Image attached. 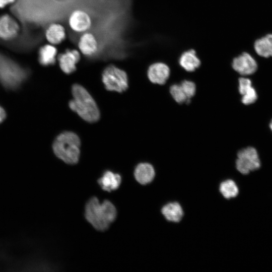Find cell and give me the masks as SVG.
<instances>
[{
    "label": "cell",
    "instance_id": "6da1fadb",
    "mask_svg": "<svg viewBox=\"0 0 272 272\" xmlns=\"http://www.w3.org/2000/svg\"><path fill=\"white\" fill-rule=\"evenodd\" d=\"M116 216L115 207L108 200H104L100 203L97 197H93L86 204L85 218L87 221L98 231L107 230L115 220Z\"/></svg>",
    "mask_w": 272,
    "mask_h": 272
},
{
    "label": "cell",
    "instance_id": "ba28073f",
    "mask_svg": "<svg viewBox=\"0 0 272 272\" xmlns=\"http://www.w3.org/2000/svg\"><path fill=\"white\" fill-rule=\"evenodd\" d=\"M81 59V53L76 49L67 48L57 56L59 66L66 74H70L77 69V64Z\"/></svg>",
    "mask_w": 272,
    "mask_h": 272
},
{
    "label": "cell",
    "instance_id": "7a4b0ae2",
    "mask_svg": "<svg viewBox=\"0 0 272 272\" xmlns=\"http://www.w3.org/2000/svg\"><path fill=\"white\" fill-rule=\"evenodd\" d=\"M72 91L73 99L69 102L70 108L88 122L97 121L100 118L99 110L88 92L78 84L74 85Z\"/></svg>",
    "mask_w": 272,
    "mask_h": 272
},
{
    "label": "cell",
    "instance_id": "83f0119b",
    "mask_svg": "<svg viewBox=\"0 0 272 272\" xmlns=\"http://www.w3.org/2000/svg\"><path fill=\"white\" fill-rule=\"evenodd\" d=\"M65 1H67V0H65Z\"/></svg>",
    "mask_w": 272,
    "mask_h": 272
},
{
    "label": "cell",
    "instance_id": "7402d4cb",
    "mask_svg": "<svg viewBox=\"0 0 272 272\" xmlns=\"http://www.w3.org/2000/svg\"><path fill=\"white\" fill-rule=\"evenodd\" d=\"M180 85L188 99H190L194 95L196 92V86L193 82L184 80L181 83Z\"/></svg>",
    "mask_w": 272,
    "mask_h": 272
},
{
    "label": "cell",
    "instance_id": "ffe728a7",
    "mask_svg": "<svg viewBox=\"0 0 272 272\" xmlns=\"http://www.w3.org/2000/svg\"><path fill=\"white\" fill-rule=\"evenodd\" d=\"M219 191L225 199L234 198L239 193L238 187L232 179H227L222 181L219 185Z\"/></svg>",
    "mask_w": 272,
    "mask_h": 272
},
{
    "label": "cell",
    "instance_id": "4316f807",
    "mask_svg": "<svg viewBox=\"0 0 272 272\" xmlns=\"http://www.w3.org/2000/svg\"><path fill=\"white\" fill-rule=\"evenodd\" d=\"M269 126H270V129H271V131H272V120H271V121H270V125H269Z\"/></svg>",
    "mask_w": 272,
    "mask_h": 272
},
{
    "label": "cell",
    "instance_id": "8fae6325",
    "mask_svg": "<svg viewBox=\"0 0 272 272\" xmlns=\"http://www.w3.org/2000/svg\"><path fill=\"white\" fill-rule=\"evenodd\" d=\"M20 26L12 16L6 14L0 17V39L12 40L18 35Z\"/></svg>",
    "mask_w": 272,
    "mask_h": 272
},
{
    "label": "cell",
    "instance_id": "3957f363",
    "mask_svg": "<svg viewBox=\"0 0 272 272\" xmlns=\"http://www.w3.org/2000/svg\"><path fill=\"white\" fill-rule=\"evenodd\" d=\"M80 140L71 131H64L54 140L52 148L55 155L69 164H75L79 160Z\"/></svg>",
    "mask_w": 272,
    "mask_h": 272
},
{
    "label": "cell",
    "instance_id": "484cf974",
    "mask_svg": "<svg viewBox=\"0 0 272 272\" xmlns=\"http://www.w3.org/2000/svg\"><path fill=\"white\" fill-rule=\"evenodd\" d=\"M6 114L4 109L0 106V123L5 119Z\"/></svg>",
    "mask_w": 272,
    "mask_h": 272
},
{
    "label": "cell",
    "instance_id": "9a60e30c",
    "mask_svg": "<svg viewBox=\"0 0 272 272\" xmlns=\"http://www.w3.org/2000/svg\"><path fill=\"white\" fill-rule=\"evenodd\" d=\"M161 213L167 221L174 223L181 221L184 215L181 206L176 201L169 202L163 206Z\"/></svg>",
    "mask_w": 272,
    "mask_h": 272
},
{
    "label": "cell",
    "instance_id": "cb8c5ba5",
    "mask_svg": "<svg viewBox=\"0 0 272 272\" xmlns=\"http://www.w3.org/2000/svg\"><path fill=\"white\" fill-rule=\"evenodd\" d=\"M251 87L252 83L250 79L246 78H239V92L241 95H243Z\"/></svg>",
    "mask_w": 272,
    "mask_h": 272
},
{
    "label": "cell",
    "instance_id": "52a82bcc",
    "mask_svg": "<svg viewBox=\"0 0 272 272\" xmlns=\"http://www.w3.org/2000/svg\"><path fill=\"white\" fill-rule=\"evenodd\" d=\"M68 25L75 33L82 34L91 29L92 20L88 13L82 9H77L71 12L68 18Z\"/></svg>",
    "mask_w": 272,
    "mask_h": 272
},
{
    "label": "cell",
    "instance_id": "2e32d148",
    "mask_svg": "<svg viewBox=\"0 0 272 272\" xmlns=\"http://www.w3.org/2000/svg\"><path fill=\"white\" fill-rule=\"evenodd\" d=\"M179 63L184 70L191 72L199 67L201 61L195 51L193 49H189L181 54Z\"/></svg>",
    "mask_w": 272,
    "mask_h": 272
},
{
    "label": "cell",
    "instance_id": "e0dca14e",
    "mask_svg": "<svg viewBox=\"0 0 272 272\" xmlns=\"http://www.w3.org/2000/svg\"><path fill=\"white\" fill-rule=\"evenodd\" d=\"M121 182L120 175L110 171H105L102 176L98 180V183L102 189L108 192L117 189Z\"/></svg>",
    "mask_w": 272,
    "mask_h": 272
},
{
    "label": "cell",
    "instance_id": "603a6c76",
    "mask_svg": "<svg viewBox=\"0 0 272 272\" xmlns=\"http://www.w3.org/2000/svg\"><path fill=\"white\" fill-rule=\"evenodd\" d=\"M257 95L256 92L252 86L242 95V102L245 105L252 104L257 100Z\"/></svg>",
    "mask_w": 272,
    "mask_h": 272
},
{
    "label": "cell",
    "instance_id": "5bb4252c",
    "mask_svg": "<svg viewBox=\"0 0 272 272\" xmlns=\"http://www.w3.org/2000/svg\"><path fill=\"white\" fill-rule=\"evenodd\" d=\"M134 176L135 180L140 184L146 185L152 182L154 179L155 171L151 164L141 163L135 168Z\"/></svg>",
    "mask_w": 272,
    "mask_h": 272
},
{
    "label": "cell",
    "instance_id": "4fadbf2b",
    "mask_svg": "<svg viewBox=\"0 0 272 272\" xmlns=\"http://www.w3.org/2000/svg\"><path fill=\"white\" fill-rule=\"evenodd\" d=\"M46 39L49 43L56 45L61 43L66 37L65 27L58 23L49 24L45 31Z\"/></svg>",
    "mask_w": 272,
    "mask_h": 272
},
{
    "label": "cell",
    "instance_id": "30bf717a",
    "mask_svg": "<svg viewBox=\"0 0 272 272\" xmlns=\"http://www.w3.org/2000/svg\"><path fill=\"white\" fill-rule=\"evenodd\" d=\"M77 45L80 53L86 57L94 56L99 49V43L96 36L90 31L81 34Z\"/></svg>",
    "mask_w": 272,
    "mask_h": 272
},
{
    "label": "cell",
    "instance_id": "5b68a950",
    "mask_svg": "<svg viewBox=\"0 0 272 272\" xmlns=\"http://www.w3.org/2000/svg\"><path fill=\"white\" fill-rule=\"evenodd\" d=\"M24 70L9 62L0 61V83L10 90L17 89L27 78Z\"/></svg>",
    "mask_w": 272,
    "mask_h": 272
},
{
    "label": "cell",
    "instance_id": "7c38bea8",
    "mask_svg": "<svg viewBox=\"0 0 272 272\" xmlns=\"http://www.w3.org/2000/svg\"><path fill=\"white\" fill-rule=\"evenodd\" d=\"M147 76L149 80L153 83L163 85L169 77L170 69L165 63L155 62L149 66Z\"/></svg>",
    "mask_w": 272,
    "mask_h": 272
},
{
    "label": "cell",
    "instance_id": "44dd1931",
    "mask_svg": "<svg viewBox=\"0 0 272 272\" xmlns=\"http://www.w3.org/2000/svg\"><path fill=\"white\" fill-rule=\"evenodd\" d=\"M170 92L175 101L178 103H189L188 99L180 85L174 84L171 86Z\"/></svg>",
    "mask_w": 272,
    "mask_h": 272
},
{
    "label": "cell",
    "instance_id": "ac0fdd59",
    "mask_svg": "<svg viewBox=\"0 0 272 272\" xmlns=\"http://www.w3.org/2000/svg\"><path fill=\"white\" fill-rule=\"evenodd\" d=\"M57 49L55 45L50 43L42 46L39 50L38 59L43 66L52 65L57 58Z\"/></svg>",
    "mask_w": 272,
    "mask_h": 272
},
{
    "label": "cell",
    "instance_id": "8992f818",
    "mask_svg": "<svg viewBox=\"0 0 272 272\" xmlns=\"http://www.w3.org/2000/svg\"><path fill=\"white\" fill-rule=\"evenodd\" d=\"M260 161L256 150L251 147L240 150L237 154L236 168L241 174H247L258 169Z\"/></svg>",
    "mask_w": 272,
    "mask_h": 272
},
{
    "label": "cell",
    "instance_id": "d6986e66",
    "mask_svg": "<svg viewBox=\"0 0 272 272\" xmlns=\"http://www.w3.org/2000/svg\"><path fill=\"white\" fill-rule=\"evenodd\" d=\"M256 53L263 57H272V34L257 39L254 44Z\"/></svg>",
    "mask_w": 272,
    "mask_h": 272
},
{
    "label": "cell",
    "instance_id": "d4e9b609",
    "mask_svg": "<svg viewBox=\"0 0 272 272\" xmlns=\"http://www.w3.org/2000/svg\"><path fill=\"white\" fill-rule=\"evenodd\" d=\"M16 0H0V8H4L8 5L15 2Z\"/></svg>",
    "mask_w": 272,
    "mask_h": 272
},
{
    "label": "cell",
    "instance_id": "277c9868",
    "mask_svg": "<svg viewBox=\"0 0 272 272\" xmlns=\"http://www.w3.org/2000/svg\"><path fill=\"white\" fill-rule=\"evenodd\" d=\"M102 80L107 90L121 93L128 88L126 72L114 65L106 67L102 74Z\"/></svg>",
    "mask_w": 272,
    "mask_h": 272
},
{
    "label": "cell",
    "instance_id": "9c48e42d",
    "mask_svg": "<svg viewBox=\"0 0 272 272\" xmlns=\"http://www.w3.org/2000/svg\"><path fill=\"white\" fill-rule=\"evenodd\" d=\"M232 66L239 74L247 76L256 71L257 64L249 53L244 52L233 59Z\"/></svg>",
    "mask_w": 272,
    "mask_h": 272
}]
</instances>
